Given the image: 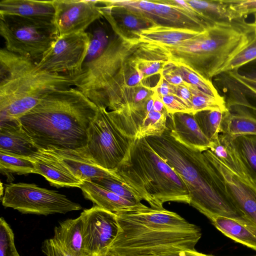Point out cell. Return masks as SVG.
Returning <instances> with one entry per match:
<instances>
[{"label": "cell", "instance_id": "8992f818", "mask_svg": "<svg viewBox=\"0 0 256 256\" xmlns=\"http://www.w3.org/2000/svg\"><path fill=\"white\" fill-rule=\"evenodd\" d=\"M74 86L72 78L42 70L37 62L0 50V122L16 120L48 93Z\"/></svg>", "mask_w": 256, "mask_h": 256}, {"label": "cell", "instance_id": "4fadbf2b", "mask_svg": "<svg viewBox=\"0 0 256 256\" xmlns=\"http://www.w3.org/2000/svg\"><path fill=\"white\" fill-rule=\"evenodd\" d=\"M102 0H54L53 24L58 36L86 32L103 17Z\"/></svg>", "mask_w": 256, "mask_h": 256}, {"label": "cell", "instance_id": "9c48e42d", "mask_svg": "<svg viewBox=\"0 0 256 256\" xmlns=\"http://www.w3.org/2000/svg\"><path fill=\"white\" fill-rule=\"evenodd\" d=\"M134 139L118 130L106 108H99L88 130L86 146L78 150L96 164L112 172L124 159Z\"/></svg>", "mask_w": 256, "mask_h": 256}, {"label": "cell", "instance_id": "ee69618b", "mask_svg": "<svg viewBox=\"0 0 256 256\" xmlns=\"http://www.w3.org/2000/svg\"><path fill=\"white\" fill-rule=\"evenodd\" d=\"M153 98L154 99L153 110L160 112H168L162 100L154 93Z\"/></svg>", "mask_w": 256, "mask_h": 256}, {"label": "cell", "instance_id": "d590c367", "mask_svg": "<svg viewBox=\"0 0 256 256\" xmlns=\"http://www.w3.org/2000/svg\"><path fill=\"white\" fill-rule=\"evenodd\" d=\"M0 256H20L14 242V234L4 218H0Z\"/></svg>", "mask_w": 256, "mask_h": 256}, {"label": "cell", "instance_id": "e0dca14e", "mask_svg": "<svg viewBox=\"0 0 256 256\" xmlns=\"http://www.w3.org/2000/svg\"><path fill=\"white\" fill-rule=\"evenodd\" d=\"M48 150L56 156L82 182H92L103 178H112L118 180L113 172L96 164L80 150L52 148Z\"/></svg>", "mask_w": 256, "mask_h": 256}, {"label": "cell", "instance_id": "d6986e66", "mask_svg": "<svg viewBox=\"0 0 256 256\" xmlns=\"http://www.w3.org/2000/svg\"><path fill=\"white\" fill-rule=\"evenodd\" d=\"M54 0H2L0 15H14L37 21L53 23Z\"/></svg>", "mask_w": 256, "mask_h": 256}, {"label": "cell", "instance_id": "60d3db41", "mask_svg": "<svg viewBox=\"0 0 256 256\" xmlns=\"http://www.w3.org/2000/svg\"><path fill=\"white\" fill-rule=\"evenodd\" d=\"M174 95L177 96L188 106L192 114V94L188 84L185 82L184 84L174 86Z\"/></svg>", "mask_w": 256, "mask_h": 256}, {"label": "cell", "instance_id": "5bb4252c", "mask_svg": "<svg viewBox=\"0 0 256 256\" xmlns=\"http://www.w3.org/2000/svg\"><path fill=\"white\" fill-rule=\"evenodd\" d=\"M204 154L214 168L232 204L242 216L256 224V184L233 172L210 150Z\"/></svg>", "mask_w": 256, "mask_h": 256}, {"label": "cell", "instance_id": "b9f144b4", "mask_svg": "<svg viewBox=\"0 0 256 256\" xmlns=\"http://www.w3.org/2000/svg\"><path fill=\"white\" fill-rule=\"evenodd\" d=\"M152 90L155 94L161 98L168 95L174 94V86L170 84L160 76V79L158 84L152 88Z\"/></svg>", "mask_w": 256, "mask_h": 256}, {"label": "cell", "instance_id": "30bf717a", "mask_svg": "<svg viewBox=\"0 0 256 256\" xmlns=\"http://www.w3.org/2000/svg\"><path fill=\"white\" fill-rule=\"evenodd\" d=\"M5 208L22 214L48 216L79 210L82 206L55 190L34 184H10L6 186L2 198Z\"/></svg>", "mask_w": 256, "mask_h": 256}, {"label": "cell", "instance_id": "d6a6232c", "mask_svg": "<svg viewBox=\"0 0 256 256\" xmlns=\"http://www.w3.org/2000/svg\"><path fill=\"white\" fill-rule=\"evenodd\" d=\"M88 32L90 41L84 64L99 56L106 50L111 39L104 28L100 24H97L92 31Z\"/></svg>", "mask_w": 256, "mask_h": 256}, {"label": "cell", "instance_id": "4316f807", "mask_svg": "<svg viewBox=\"0 0 256 256\" xmlns=\"http://www.w3.org/2000/svg\"><path fill=\"white\" fill-rule=\"evenodd\" d=\"M230 138L237 156L256 184V136L242 135Z\"/></svg>", "mask_w": 256, "mask_h": 256}, {"label": "cell", "instance_id": "cb8c5ba5", "mask_svg": "<svg viewBox=\"0 0 256 256\" xmlns=\"http://www.w3.org/2000/svg\"><path fill=\"white\" fill-rule=\"evenodd\" d=\"M222 124L221 134L230 138L242 135L256 136V115L239 106L228 108Z\"/></svg>", "mask_w": 256, "mask_h": 256}, {"label": "cell", "instance_id": "8d00e7d4", "mask_svg": "<svg viewBox=\"0 0 256 256\" xmlns=\"http://www.w3.org/2000/svg\"><path fill=\"white\" fill-rule=\"evenodd\" d=\"M233 20L256 14V0H225Z\"/></svg>", "mask_w": 256, "mask_h": 256}, {"label": "cell", "instance_id": "52a82bcc", "mask_svg": "<svg viewBox=\"0 0 256 256\" xmlns=\"http://www.w3.org/2000/svg\"><path fill=\"white\" fill-rule=\"evenodd\" d=\"M140 43L138 38H111L104 52L95 60L83 64L72 78L73 86L99 108H108L111 92L124 63Z\"/></svg>", "mask_w": 256, "mask_h": 256}, {"label": "cell", "instance_id": "7402d4cb", "mask_svg": "<svg viewBox=\"0 0 256 256\" xmlns=\"http://www.w3.org/2000/svg\"><path fill=\"white\" fill-rule=\"evenodd\" d=\"M202 32L156 24L142 30L138 35L140 42L158 46H174L192 39Z\"/></svg>", "mask_w": 256, "mask_h": 256}, {"label": "cell", "instance_id": "d4e9b609", "mask_svg": "<svg viewBox=\"0 0 256 256\" xmlns=\"http://www.w3.org/2000/svg\"><path fill=\"white\" fill-rule=\"evenodd\" d=\"M80 188L84 198L96 205L112 212L142 205L125 200L92 182L83 181Z\"/></svg>", "mask_w": 256, "mask_h": 256}, {"label": "cell", "instance_id": "7bdbcfd3", "mask_svg": "<svg viewBox=\"0 0 256 256\" xmlns=\"http://www.w3.org/2000/svg\"><path fill=\"white\" fill-rule=\"evenodd\" d=\"M157 256H214L198 252L195 250H180L169 252Z\"/></svg>", "mask_w": 256, "mask_h": 256}, {"label": "cell", "instance_id": "7a4b0ae2", "mask_svg": "<svg viewBox=\"0 0 256 256\" xmlns=\"http://www.w3.org/2000/svg\"><path fill=\"white\" fill-rule=\"evenodd\" d=\"M98 109L71 87L46 94L18 120L38 149L78 150L86 146L88 130Z\"/></svg>", "mask_w": 256, "mask_h": 256}, {"label": "cell", "instance_id": "ab89813d", "mask_svg": "<svg viewBox=\"0 0 256 256\" xmlns=\"http://www.w3.org/2000/svg\"><path fill=\"white\" fill-rule=\"evenodd\" d=\"M42 250L46 256H72L53 238L43 242Z\"/></svg>", "mask_w": 256, "mask_h": 256}, {"label": "cell", "instance_id": "f6af8a7d", "mask_svg": "<svg viewBox=\"0 0 256 256\" xmlns=\"http://www.w3.org/2000/svg\"><path fill=\"white\" fill-rule=\"evenodd\" d=\"M98 256H116L114 253H112V252L108 250L106 251L100 253Z\"/></svg>", "mask_w": 256, "mask_h": 256}, {"label": "cell", "instance_id": "6da1fadb", "mask_svg": "<svg viewBox=\"0 0 256 256\" xmlns=\"http://www.w3.org/2000/svg\"><path fill=\"white\" fill-rule=\"evenodd\" d=\"M118 233L108 250L117 256H157L195 250L200 228L176 212L142 204L114 212Z\"/></svg>", "mask_w": 256, "mask_h": 256}, {"label": "cell", "instance_id": "83f0119b", "mask_svg": "<svg viewBox=\"0 0 256 256\" xmlns=\"http://www.w3.org/2000/svg\"><path fill=\"white\" fill-rule=\"evenodd\" d=\"M186 2L204 17L215 24L233 20L225 0H186Z\"/></svg>", "mask_w": 256, "mask_h": 256}, {"label": "cell", "instance_id": "bcb514c9", "mask_svg": "<svg viewBox=\"0 0 256 256\" xmlns=\"http://www.w3.org/2000/svg\"><path fill=\"white\" fill-rule=\"evenodd\" d=\"M254 16H255V20H254V22L256 24V14H254Z\"/></svg>", "mask_w": 256, "mask_h": 256}, {"label": "cell", "instance_id": "603a6c76", "mask_svg": "<svg viewBox=\"0 0 256 256\" xmlns=\"http://www.w3.org/2000/svg\"><path fill=\"white\" fill-rule=\"evenodd\" d=\"M53 238L72 256H90L84 248L80 216L60 222L54 228Z\"/></svg>", "mask_w": 256, "mask_h": 256}, {"label": "cell", "instance_id": "2e32d148", "mask_svg": "<svg viewBox=\"0 0 256 256\" xmlns=\"http://www.w3.org/2000/svg\"><path fill=\"white\" fill-rule=\"evenodd\" d=\"M166 126L180 142L202 152L210 149L213 142L202 133L194 114L178 112L168 114Z\"/></svg>", "mask_w": 256, "mask_h": 256}, {"label": "cell", "instance_id": "4dcf8cb0", "mask_svg": "<svg viewBox=\"0 0 256 256\" xmlns=\"http://www.w3.org/2000/svg\"><path fill=\"white\" fill-rule=\"evenodd\" d=\"M176 71L188 84L217 98H223L218 92L211 80H206L188 67L173 62Z\"/></svg>", "mask_w": 256, "mask_h": 256}, {"label": "cell", "instance_id": "f1b7e54d", "mask_svg": "<svg viewBox=\"0 0 256 256\" xmlns=\"http://www.w3.org/2000/svg\"><path fill=\"white\" fill-rule=\"evenodd\" d=\"M226 112L210 110L200 111L194 114L200 130L212 142L221 134L222 124Z\"/></svg>", "mask_w": 256, "mask_h": 256}, {"label": "cell", "instance_id": "277c9868", "mask_svg": "<svg viewBox=\"0 0 256 256\" xmlns=\"http://www.w3.org/2000/svg\"><path fill=\"white\" fill-rule=\"evenodd\" d=\"M256 24L244 18L216 24L196 36L174 46H159L169 60L182 64L210 80L253 40Z\"/></svg>", "mask_w": 256, "mask_h": 256}, {"label": "cell", "instance_id": "1f68e13d", "mask_svg": "<svg viewBox=\"0 0 256 256\" xmlns=\"http://www.w3.org/2000/svg\"><path fill=\"white\" fill-rule=\"evenodd\" d=\"M188 86L192 94V114H194L198 112L205 110H217L222 111L228 110L224 98H217L190 85L188 84Z\"/></svg>", "mask_w": 256, "mask_h": 256}, {"label": "cell", "instance_id": "f546056e", "mask_svg": "<svg viewBox=\"0 0 256 256\" xmlns=\"http://www.w3.org/2000/svg\"><path fill=\"white\" fill-rule=\"evenodd\" d=\"M0 172L10 178V174L19 175L35 174L34 166L30 157L0 151Z\"/></svg>", "mask_w": 256, "mask_h": 256}, {"label": "cell", "instance_id": "7dc6e473", "mask_svg": "<svg viewBox=\"0 0 256 256\" xmlns=\"http://www.w3.org/2000/svg\"></svg>", "mask_w": 256, "mask_h": 256}, {"label": "cell", "instance_id": "c3c4849f", "mask_svg": "<svg viewBox=\"0 0 256 256\" xmlns=\"http://www.w3.org/2000/svg\"></svg>", "mask_w": 256, "mask_h": 256}, {"label": "cell", "instance_id": "3957f363", "mask_svg": "<svg viewBox=\"0 0 256 256\" xmlns=\"http://www.w3.org/2000/svg\"><path fill=\"white\" fill-rule=\"evenodd\" d=\"M145 138L155 152L184 180L190 194V205L210 220L214 216H242L204 152L180 142L167 126L160 136Z\"/></svg>", "mask_w": 256, "mask_h": 256}, {"label": "cell", "instance_id": "8fae6325", "mask_svg": "<svg viewBox=\"0 0 256 256\" xmlns=\"http://www.w3.org/2000/svg\"><path fill=\"white\" fill-rule=\"evenodd\" d=\"M90 41L88 32L58 36L37 64L47 72L72 78L82 70Z\"/></svg>", "mask_w": 256, "mask_h": 256}, {"label": "cell", "instance_id": "5b68a950", "mask_svg": "<svg viewBox=\"0 0 256 256\" xmlns=\"http://www.w3.org/2000/svg\"><path fill=\"white\" fill-rule=\"evenodd\" d=\"M151 208H162L167 202L190 204L181 177L150 146L144 137L136 138L122 162L112 171Z\"/></svg>", "mask_w": 256, "mask_h": 256}, {"label": "cell", "instance_id": "e575fe53", "mask_svg": "<svg viewBox=\"0 0 256 256\" xmlns=\"http://www.w3.org/2000/svg\"><path fill=\"white\" fill-rule=\"evenodd\" d=\"M92 182L108 190L120 197L136 204H141V198L123 182L112 178H103Z\"/></svg>", "mask_w": 256, "mask_h": 256}, {"label": "cell", "instance_id": "44dd1931", "mask_svg": "<svg viewBox=\"0 0 256 256\" xmlns=\"http://www.w3.org/2000/svg\"><path fill=\"white\" fill-rule=\"evenodd\" d=\"M129 59L144 74V78L160 74L164 64L169 60L164 50L159 46L140 42Z\"/></svg>", "mask_w": 256, "mask_h": 256}, {"label": "cell", "instance_id": "9a60e30c", "mask_svg": "<svg viewBox=\"0 0 256 256\" xmlns=\"http://www.w3.org/2000/svg\"><path fill=\"white\" fill-rule=\"evenodd\" d=\"M30 158L34 164L35 174L43 176L54 186L80 188L83 182L48 150L39 149Z\"/></svg>", "mask_w": 256, "mask_h": 256}, {"label": "cell", "instance_id": "484cf974", "mask_svg": "<svg viewBox=\"0 0 256 256\" xmlns=\"http://www.w3.org/2000/svg\"><path fill=\"white\" fill-rule=\"evenodd\" d=\"M209 150L233 172L243 178L252 180L234 152L230 137L220 134Z\"/></svg>", "mask_w": 256, "mask_h": 256}, {"label": "cell", "instance_id": "f35d334b", "mask_svg": "<svg viewBox=\"0 0 256 256\" xmlns=\"http://www.w3.org/2000/svg\"><path fill=\"white\" fill-rule=\"evenodd\" d=\"M168 114L178 112L190 113V109L177 96L170 94L160 98Z\"/></svg>", "mask_w": 256, "mask_h": 256}, {"label": "cell", "instance_id": "836d02e7", "mask_svg": "<svg viewBox=\"0 0 256 256\" xmlns=\"http://www.w3.org/2000/svg\"><path fill=\"white\" fill-rule=\"evenodd\" d=\"M250 62H256V28L252 41L229 61L220 74L238 70Z\"/></svg>", "mask_w": 256, "mask_h": 256}, {"label": "cell", "instance_id": "7c38bea8", "mask_svg": "<svg viewBox=\"0 0 256 256\" xmlns=\"http://www.w3.org/2000/svg\"><path fill=\"white\" fill-rule=\"evenodd\" d=\"M80 216L84 246L89 255L98 256L108 250L120 230L115 213L96 205L84 210Z\"/></svg>", "mask_w": 256, "mask_h": 256}, {"label": "cell", "instance_id": "ac0fdd59", "mask_svg": "<svg viewBox=\"0 0 256 256\" xmlns=\"http://www.w3.org/2000/svg\"><path fill=\"white\" fill-rule=\"evenodd\" d=\"M38 150L18 120L0 122V151L30 157Z\"/></svg>", "mask_w": 256, "mask_h": 256}, {"label": "cell", "instance_id": "ffe728a7", "mask_svg": "<svg viewBox=\"0 0 256 256\" xmlns=\"http://www.w3.org/2000/svg\"><path fill=\"white\" fill-rule=\"evenodd\" d=\"M210 220L226 236L256 250V224L242 216H214Z\"/></svg>", "mask_w": 256, "mask_h": 256}, {"label": "cell", "instance_id": "ba28073f", "mask_svg": "<svg viewBox=\"0 0 256 256\" xmlns=\"http://www.w3.org/2000/svg\"><path fill=\"white\" fill-rule=\"evenodd\" d=\"M0 34L8 51L38 62L56 40L53 23L0 14Z\"/></svg>", "mask_w": 256, "mask_h": 256}, {"label": "cell", "instance_id": "74e56055", "mask_svg": "<svg viewBox=\"0 0 256 256\" xmlns=\"http://www.w3.org/2000/svg\"><path fill=\"white\" fill-rule=\"evenodd\" d=\"M225 73L232 80L256 96V70L245 74L240 73L238 70Z\"/></svg>", "mask_w": 256, "mask_h": 256}]
</instances>
